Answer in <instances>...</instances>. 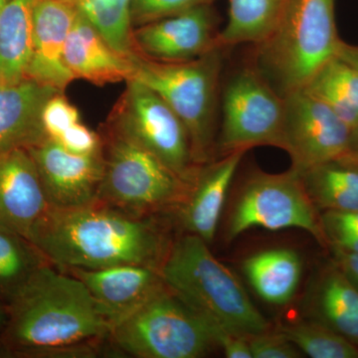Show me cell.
Here are the masks:
<instances>
[{
	"instance_id": "obj_27",
	"label": "cell",
	"mask_w": 358,
	"mask_h": 358,
	"mask_svg": "<svg viewBox=\"0 0 358 358\" xmlns=\"http://www.w3.org/2000/svg\"><path fill=\"white\" fill-rule=\"evenodd\" d=\"M133 0H81V10L103 39L124 56L134 55L131 6Z\"/></svg>"
},
{
	"instance_id": "obj_34",
	"label": "cell",
	"mask_w": 358,
	"mask_h": 358,
	"mask_svg": "<svg viewBox=\"0 0 358 358\" xmlns=\"http://www.w3.org/2000/svg\"><path fill=\"white\" fill-rule=\"evenodd\" d=\"M336 265L358 288V254L334 248Z\"/></svg>"
},
{
	"instance_id": "obj_8",
	"label": "cell",
	"mask_w": 358,
	"mask_h": 358,
	"mask_svg": "<svg viewBox=\"0 0 358 358\" xmlns=\"http://www.w3.org/2000/svg\"><path fill=\"white\" fill-rule=\"evenodd\" d=\"M219 157L270 145L282 148L285 99L250 58L221 88Z\"/></svg>"
},
{
	"instance_id": "obj_1",
	"label": "cell",
	"mask_w": 358,
	"mask_h": 358,
	"mask_svg": "<svg viewBox=\"0 0 358 358\" xmlns=\"http://www.w3.org/2000/svg\"><path fill=\"white\" fill-rule=\"evenodd\" d=\"M0 355L89 357L109 338L110 326L81 280L49 263L8 306Z\"/></svg>"
},
{
	"instance_id": "obj_20",
	"label": "cell",
	"mask_w": 358,
	"mask_h": 358,
	"mask_svg": "<svg viewBox=\"0 0 358 358\" xmlns=\"http://www.w3.org/2000/svg\"><path fill=\"white\" fill-rule=\"evenodd\" d=\"M317 210L358 211V162L348 155L299 173Z\"/></svg>"
},
{
	"instance_id": "obj_3",
	"label": "cell",
	"mask_w": 358,
	"mask_h": 358,
	"mask_svg": "<svg viewBox=\"0 0 358 358\" xmlns=\"http://www.w3.org/2000/svg\"><path fill=\"white\" fill-rule=\"evenodd\" d=\"M159 273L167 288L205 319L246 336L267 331V320L236 275L201 238L187 233L171 244Z\"/></svg>"
},
{
	"instance_id": "obj_7",
	"label": "cell",
	"mask_w": 358,
	"mask_h": 358,
	"mask_svg": "<svg viewBox=\"0 0 358 358\" xmlns=\"http://www.w3.org/2000/svg\"><path fill=\"white\" fill-rule=\"evenodd\" d=\"M109 338L138 358H199L216 346L206 320L166 286L115 324Z\"/></svg>"
},
{
	"instance_id": "obj_6",
	"label": "cell",
	"mask_w": 358,
	"mask_h": 358,
	"mask_svg": "<svg viewBox=\"0 0 358 358\" xmlns=\"http://www.w3.org/2000/svg\"><path fill=\"white\" fill-rule=\"evenodd\" d=\"M103 171L96 200L138 216L180 206L194 183L136 141L103 127Z\"/></svg>"
},
{
	"instance_id": "obj_11",
	"label": "cell",
	"mask_w": 358,
	"mask_h": 358,
	"mask_svg": "<svg viewBox=\"0 0 358 358\" xmlns=\"http://www.w3.org/2000/svg\"><path fill=\"white\" fill-rule=\"evenodd\" d=\"M282 150L299 173L348 155L352 128L327 103L306 90L284 96Z\"/></svg>"
},
{
	"instance_id": "obj_5",
	"label": "cell",
	"mask_w": 358,
	"mask_h": 358,
	"mask_svg": "<svg viewBox=\"0 0 358 358\" xmlns=\"http://www.w3.org/2000/svg\"><path fill=\"white\" fill-rule=\"evenodd\" d=\"M334 0H294L275 32L254 47L257 67L280 95L303 89L341 44Z\"/></svg>"
},
{
	"instance_id": "obj_10",
	"label": "cell",
	"mask_w": 358,
	"mask_h": 358,
	"mask_svg": "<svg viewBox=\"0 0 358 358\" xmlns=\"http://www.w3.org/2000/svg\"><path fill=\"white\" fill-rule=\"evenodd\" d=\"M312 200L298 171L272 174L256 171L245 181L228 221V240L252 228H299L324 240Z\"/></svg>"
},
{
	"instance_id": "obj_33",
	"label": "cell",
	"mask_w": 358,
	"mask_h": 358,
	"mask_svg": "<svg viewBox=\"0 0 358 358\" xmlns=\"http://www.w3.org/2000/svg\"><path fill=\"white\" fill-rule=\"evenodd\" d=\"M58 141L76 155H93L102 150V136L80 122L68 129Z\"/></svg>"
},
{
	"instance_id": "obj_31",
	"label": "cell",
	"mask_w": 358,
	"mask_h": 358,
	"mask_svg": "<svg viewBox=\"0 0 358 358\" xmlns=\"http://www.w3.org/2000/svg\"><path fill=\"white\" fill-rule=\"evenodd\" d=\"M42 122L47 136L58 141L68 129L80 122V113L63 93H57L45 103Z\"/></svg>"
},
{
	"instance_id": "obj_12",
	"label": "cell",
	"mask_w": 358,
	"mask_h": 358,
	"mask_svg": "<svg viewBox=\"0 0 358 358\" xmlns=\"http://www.w3.org/2000/svg\"><path fill=\"white\" fill-rule=\"evenodd\" d=\"M220 32L217 11L209 4L134 28L131 38L138 55L159 62H185L221 47Z\"/></svg>"
},
{
	"instance_id": "obj_39",
	"label": "cell",
	"mask_w": 358,
	"mask_h": 358,
	"mask_svg": "<svg viewBox=\"0 0 358 358\" xmlns=\"http://www.w3.org/2000/svg\"><path fill=\"white\" fill-rule=\"evenodd\" d=\"M0 86H1V79H0Z\"/></svg>"
},
{
	"instance_id": "obj_38",
	"label": "cell",
	"mask_w": 358,
	"mask_h": 358,
	"mask_svg": "<svg viewBox=\"0 0 358 358\" xmlns=\"http://www.w3.org/2000/svg\"><path fill=\"white\" fill-rule=\"evenodd\" d=\"M9 0H0V17H1L2 13H3L4 8L8 3Z\"/></svg>"
},
{
	"instance_id": "obj_32",
	"label": "cell",
	"mask_w": 358,
	"mask_h": 358,
	"mask_svg": "<svg viewBox=\"0 0 358 358\" xmlns=\"http://www.w3.org/2000/svg\"><path fill=\"white\" fill-rule=\"evenodd\" d=\"M252 358H298L301 352L282 333L249 336Z\"/></svg>"
},
{
	"instance_id": "obj_29",
	"label": "cell",
	"mask_w": 358,
	"mask_h": 358,
	"mask_svg": "<svg viewBox=\"0 0 358 358\" xmlns=\"http://www.w3.org/2000/svg\"><path fill=\"white\" fill-rule=\"evenodd\" d=\"M320 222L324 240L334 248L358 254V211H324Z\"/></svg>"
},
{
	"instance_id": "obj_24",
	"label": "cell",
	"mask_w": 358,
	"mask_h": 358,
	"mask_svg": "<svg viewBox=\"0 0 358 358\" xmlns=\"http://www.w3.org/2000/svg\"><path fill=\"white\" fill-rule=\"evenodd\" d=\"M32 52V0H9L0 17L1 85L25 79Z\"/></svg>"
},
{
	"instance_id": "obj_25",
	"label": "cell",
	"mask_w": 358,
	"mask_h": 358,
	"mask_svg": "<svg viewBox=\"0 0 358 358\" xmlns=\"http://www.w3.org/2000/svg\"><path fill=\"white\" fill-rule=\"evenodd\" d=\"M47 264V259L31 241L0 223V305L8 307Z\"/></svg>"
},
{
	"instance_id": "obj_2",
	"label": "cell",
	"mask_w": 358,
	"mask_h": 358,
	"mask_svg": "<svg viewBox=\"0 0 358 358\" xmlns=\"http://www.w3.org/2000/svg\"><path fill=\"white\" fill-rule=\"evenodd\" d=\"M27 239L60 270L122 265L159 268L171 244L155 216H138L96 201L49 208Z\"/></svg>"
},
{
	"instance_id": "obj_26",
	"label": "cell",
	"mask_w": 358,
	"mask_h": 358,
	"mask_svg": "<svg viewBox=\"0 0 358 358\" xmlns=\"http://www.w3.org/2000/svg\"><path fill=\"white\" fill-rule=\"evenodd\" d=\"M303 89L327 103L352 129L358 124V73L338 56L322 66Z\"/></svg>"
},
{
	"instance_id": "obj_22",
	"label": "cell",
	"mask_w": 358,
	"mask_h": 358,
	"mask_svg": "<svg viewBox=\"0 0 358 358\" xmlns=\"http://www.w3.org/2000/svg\"><path fill=\"white\" fill-rule=\"evenodd\" d=\"M294 0H229L228 20L219 35V44L230 49L253 46L267 40L288 13Z\"/></svg>"
},
{
	"instance_id": "obj_30",
	"label": "cell",
	"mask_w": 358,
	"mask_h": 358,
	"mask_svg": "<svg viewBox=\"0 0 358 358\" xmlns=\"http://www.w3.org/2000/svg\"><path fill=\"white\" fill-rule=\"evenodd\" d=\"M216 0H133L131 6L134 28L185 13L196 7L213 4Z\"/></svg>"
},
{
	"instance_id": "obj_36",
	"label": "cell",
	"mask_w": 358,
	"mask_h": 358,
	"mask_svg": "<svg viewBox=\"0 0 358 358\" xmlns=\"http://www.w3.org/2000/svg\"><path fill=\"white\" fill-rule=\"evenodd\" d=\"M348 155L358 162V124L352 129Z\"/></svg>"
},
{
	"instance_id": "obj_4",
	"label": "cell",
	"mask_w": 358,
	"mask_h": 358,
	"mask_svg": "<svg viewBox=\"0 0 358 358\" xmlns=\"http://www.w3.org/2000/svg\"><path fill=\"white\" fill-rule=\"evenodd\" d=\"M227 50L218 47L185 62H159L138 54L133 57L134 73L129 80L154 90L180 117L199 167L214 160L216 152L221 77Z\"/></svg>"
},
{
	"instance_id": "obj_15",
	"label": "cell",
	"mask_w": 358,
	"mask_h": 358,
	"mask_svg": "<svg viewBox=\"0 0 358 358\" xmlns=\"http://www.w3.org/2000/svg\"><path fill=\"white\" fill-rule=\"evenodd\" d=\"M80 10L81 0H32L33 52L26 78L61 93L74 81L63 49Z\"/></svg>"
},
{
	"instance_id": "obj_16",
	"label": "cell",
	"mask_w": 358,
	"mask_h": 358,
	"mask_svg": "<svg viewBox=\"0 0 358 358\" xmlns=\"http://www.w3.org/2000/svg\"><path fill=\"white\" fill-rule=\"evenodd\" d=\"M49 208L29 152L20 148L0 154V223L27 238Z\"/></svg>"
},
{
	"instance_id": "obj_37",
	"label": "cell",
	"mask_w": 358,
	"mask_h": 358,
	"mask_svg": "<svg viewBox=\"0 0 358 358\" xmlns=\"http://www.w3.org/2000/svg\"><path fill=\"white\" fill-rule=\"evenodd\" d=\"M8 308L6 306L0 305V336L3 333L4 329H6L7 322H8Z\"/></svg>"
},
{
	"instance_id": "obj_13",
	"label": "cell",
	"mask_w": 358,
	"mask_h": 358,
	"mask_svg": "<svg viewBox=\"0 0 358 358\" xmlns=\"http://www.w3.org/2000/svg\"><path fill=\"white\" fill-rule=\"evenodd\" d=\"M27 150L51 208H77L96 201L103 178V150L93 155L73 154L47 136Z\"/></svg>"
},
{
	"instance_id": "obj_35",
	"label": "cell",
	"mask_w": 358,
	"mask_h": 358,
	"mask_svg": "<svg viewBox=\"0 0 358 358\" xmlns=\"http://www.w3.org/2000/svg\"><path fill=\"white\" fill-rule=\"evenodd\" d=\"M336 56L345 61L358 73V46L346 44L341 41L339 44Z\"/></svg>"
},
{
	"instance_id": "obj_21",
	"label": "cell",
	"mask_w": 358,
	"mask_h": 358,
	"mask_svg": "<svg viewBox=\"0 0 358 358\" xmlns=\"http://www.w3.org/2000/svg\"><path fill=\"white\" fill-rule=\"evenodd\" d=\"M243 270L250 284L264 301L282 306L293 299L298 289L301 261L293 250H265L247 258Z\"/></svg>"
},
{
	"instance_id": "obj_19",
	"label": "cell",
	"mask_w": 358,
	"mask_h": 358,
	"mask_svg": "<svg viewBox=\"0 0 358 358\" xmlns=\"http://www.w3.org/2000/svg\"><path fill=\"white\" fill-rule=\"evenodd\" d=\"M57 93L61 92L30 78L0 86V154L28 150L47 138L42 112Z\"/></svg>"
},
{
	"instance_id": "obj_14",
	"label": "cell",
	"mask_w": 358,
	"mask_h": 358,
	"mask_svg": "<svg viewBox=\"0 0 358 358\" xmlns=\"http://www.w3.org/2000/svg\"><path fill=\"white\" fill-rule=\"evenodd\" d=\"M65 272L84 282L99 310L109 322L110 331L166 287L159 268L152 266L70 268Z\"/></svg>"
},
{
	"instance_id": "obj_17",
	"label": "cell",
	"mask_w": 358,
	"mask_h": 358,
	"mask_svg": "<svg viewBox=\"0 0 358 358\" xmlns=\"http://www.w3.org/2000/svg\"><path fill=\"white\" fill-rule=\"evenodd\" d=\"M246 152H231L202 167L189 194L178 207L179 220L188 234L207 244L213 241L231 183Z\"/></svg>"
},
{
	"instance_id": "obj_9",
	"label": "cell",
	"mask_w": 358,
	"mask_h": 358,
	"mask_svg": "<svg viewBox=\"0 0 358 358\" xmlns=\"http://www.w3.org/2000/svg\"><path fill=\"white\" fill-rule=\"evenodd\" d=\"M106 126L157 155L194 183L201 171L193 159L187 129L166 101L145 84L129 80Z\"/></svg>"
},
{
	"instance_id": "obj_28",
	"label": "cell",
	"mask_w": 358,
	"mask_h": 358,
	"mask_svg": "<svg viewBox=\"0 0 358 358\" xmlns=\"http://www.w3.org/2000/svg\"><path fill=\"white\" fill-rule=\"evenodd\" d=\"M281 333L310 357L358 358L357 345L319 320H301Z\"/></svg>"
},
{
	"instance_id": "obj_23",
	"label": "cell",
	"mask_w": 358,
	"mask_h": 358,
	"mask_svg": "<svg viewBox=\"0 0 358 358\" xmlns=\"http://www.w3.org/2000/svg\"><path fill=\"white\" fill-rule=\"evenodd\" d=\"M313 299L317 320L358 346V288L336 264L320 277Z\"/></svg>"
},
{
	"instance_id": "obj_18",
	"label": "cell",
	"mask_w": 358,
	"mask_h": 358,
	"mask_svg": "<svg viewBox=\"0 0 358 358\" xmlns=\"http://www.w3.org/2000/svg\"><path fill=\"white\" fill-rule=\"evenodd\" d=\"M133 57L115 51L80 10L63 49V61L75 80L99 86L129 81L134 73Z\"/></svg>"
}]
</instances>
